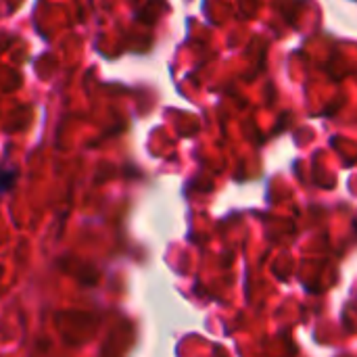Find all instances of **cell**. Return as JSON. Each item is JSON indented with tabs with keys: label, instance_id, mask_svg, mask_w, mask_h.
<instances>
[{
	"label": "cell",
	"instance_id": "6da1fadb",
	"mask_svg": "<svg viewBox=\"0 0 357 357\" xmlns=\"http://www.w3.org/2000/svg\"><path fill=\"white\" fill-rule=\"evenodd\" d=\"M17 178V174H15V169L13 167H8V169H0V190L2 192H6L8 188H10V184H13V180Z\"/></svg>",
	"mask_w": 357,
	"mask_h": 357
}]
</instances>
